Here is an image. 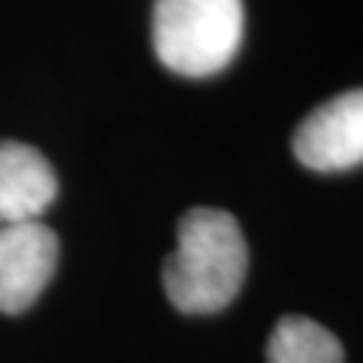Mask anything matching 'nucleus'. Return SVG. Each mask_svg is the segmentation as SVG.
Listing matches in <instances>:
<instances>
[{
    "label": "nucleus",
    "instance_id": "nucleus-1",
    "mask_svg": "<svg viewBox=\"0 0 363 363\" xmlns=\"http://www.w3.org/2000/svg\"><path fill=\"white\" fill-rule=\"evenodd\" d=\"M245 272L248 245L230 212L191 209L182 215L176 252L164 260V288L179 312H221L236 300Z\"/></svg>",
    "mask_w": 363,
    "mask_h": 363
},
{
    "label": "nucleus",
    "instance_id": "nucleus-2",
    "mask_svg": "<svg viewBox=\"0 0 363 363\" xmlns=\"http://www.w3.org/2000/svg\"><path fill=\"white\" fill-rule=\"evenodd\" d=\"M242 33V0H155V55L179 76L206 79L221 73L240 52Z\"/></svg>",
    "mask_w": 363,
    "mask_h": 363
},
{
    "label": "nucleus",
    "instance_id": "nucleus-3",
    "mask_svg": "<svg viewBox=\"0 0 363 363\" xmlns=\"http://www.w3.org/2000/svg\"><path fill=\"white\" fill-rule=\"evenodd\" d=\"M297 161L318 173L363 164V88L342 91L309 112L294 133Z\"/></svg>",
    "mask_w": 363,
    "mask_h": 363
},
{
    "label": "nucleus",
    "instance_id": "nucleus-4",
    "mask_svg": "<svg viewBox=\"0 0 363 363\" xmlns=\"http://www.w3.org/2000/svg\"><path fill=\"white\" fill-rule=\"evenodd\" d=\"M58 267V236L40 221L0 227V312L18 315L37 303Z\"/></svg>",
    "mask_w": 363,
    "mask_h": 363
},
{
    "label": "nucleus",
    "instance_id": "nucleus-5",
    "mask_svg": "<svg viewBox=\"0 0 363 363\" xmlns=\"http://www.w3.org/2000/svg\"><path fill=\"white\" fill-rule=\"evenodd\" d=\"M58 197V179L45 157L25 143H0V227L37 221Z\"/></svg>",
    "mask_w": 363,
    "mask_h": 363
},
{
    "label": "nucleus",
    "instance_id": "nucleus-6",
    "mask_svg": "<svg viewBox=\"0 0 363 363\" xmlns=\"http://www.w3.org/2000/svg\"><path fill=\"white\" fill-rule=\"evenodd\" d=\"M267 363H345V351L327 327L291 315L272 330Z\"/></svg>",
    "mask_w": 363,
    "mask_h": 363
}]
</instances>
